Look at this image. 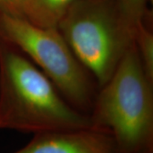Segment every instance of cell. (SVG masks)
I'll use <instances>...</instances> for the list:
<instances>
[{
    "mask_svg": "<svg viewBox=\"0 0 153 153\" xmlns=\"http://www.w3.org/2000/svg\"><path fill=\"white\" fill-rule=\"evenodd\" d=\"M92 127L27 56L0 44V129L39 134Z\"/></svg>",
    "mask_w": 153,
    "mask_h": 153,
    "instance_id": "obj_1",
    "label": "cell"
},
{
    "mask_svg": "<svg viewBox=\"0 0 153 153\" xmlns=\"http://www.w3.org/2000/svg\"><path fill=\"white\" fill-rule=\"evenodd\" d=\"M88 116L92 127L113 137L120 153H153V82L134 44L98 88Z\"/></svg>",
    "mask_w": 153,
    "mask_h": 153,
    "instance_id": "obj_2",
    "label": "cell"
},
{
    "mask_svg": "<svg viewBox=\"0 0 153 153\" xmlns=\"http://www.w3.org/2000/svg\"><path fill=\"white\" fill-rule=\"evenodd\" d=\"M56 28L98 88L134 44L135 27L117 0H77Z\"/></svg>",
    "mask_w": 153,
    "mask_h": 153,
    "instance_id": "obj_3",
    "label": "cell"
},
{
    "mask_svg": "<svg viewBox=\"0 0 153 153\" xmlns=\"http://www.w3.org/2000/svg\"><path fill=\"white\" fill-rule=\"evenodd\" d=\"M0 44L27 56L73 107L88 115L98 87L57 28L43 27L25 17L0 11Z\"/></svg>",
    "mask_w": 153,
    "mask_h": 153,
    "instance_id": "obj_4",
    "label": "cell"
},
{
    "mask_svg": "<svg viewBox=\"0 0 153 153\" xmlns=\"http://www.w3.org/2000/svg\"><path fill=\"white\" fill-rule=\"evenodd\" d=\"M14 153H120L107 131L88 127L34 134L33 140Z\"/></svg>",
    "mask_w": 153,
    "mask_h": 153,
    "instance_id": "obj_5",
    "label": "cell"
},
{
    "mask_svg": "<svg viewBox=\"0 0 153 153\" xmlns=\"http://www.w3.org/2000/svg\"><path fill=\"white\" fill-rule=\"evenodd\" d=\"M77 0H25L24 17L43 27L56 28L67 10Z\"/></svg>",
    "mask_w": 153,
    "mask_h": 153,
    "instance_id": "obj_6",
    "label": "cell"
},
{
    "mask_svg": "<svg viewBox=\"0 0 153 153\" xmlns=\"http://www.w3.org/2000/svg\"><path fill=\"white\" fill-rule=\"evenodd\" d=\"M134 44L144 71L150 81L153 82V31L152 18L137 27L134 35Z\"/></svg>",
    "mask_w": 153,
    "mask_h": 153,
    "instance_id": "obj_7",
    "label": "cell"
},
{
    "mask_svg": "<svg viewBox=\"0 0 153 153\" xmlns=\"http://www.w3.org/2000/svg\"><path fill=\"white\" fill-rule=\"evenodd\" d=\"M121 8L135 27L150 18H152L148 4L152 0H117Z\"/></svg>",
    "mask_w": 153,
    "mask_h": 153,
    "instance_id": "obj_8",
    "label": "cell"
},
{
    "mask_svg": "<svg viewBox=\"0 0 153 153\" xmlns=\"http://www.w3.org/2000/svg\"><path fill=\"white\" fill-rule=\"evenodd\" d=\"M25 0H0V11L24 17Z\"/></svg>",
    "mask_w": 153,
    "mask_h": 153,
    "instance_id": "obj_9",
    "label": "cell"
}]
</instances>
